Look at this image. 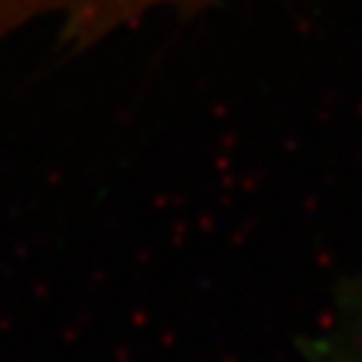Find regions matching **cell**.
<instances>
[{
  "label": "cell",
  "instance_id": "cell-1",
  "mask_svg": "<svg viewBox=\"0 0 362 362\" xmlns=\"http://www.w3.org/2000/svg\"><path fill=\"white\" fill-rule=\"evenodd\" d=\"M220 0H0V46L23 29L52 23L69 43L92 46L157 15H200Z\"/></svg>",
  "mask_w": 362,
  "mask_h": 362
}]
</instances>
